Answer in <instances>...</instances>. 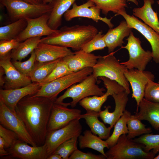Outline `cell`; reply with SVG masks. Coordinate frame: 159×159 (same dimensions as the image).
I'll return each mask as SVG.
<instances>
[{"instance_id": "obj_1", "label": "cell", "mask_w": 159, "mask_h": 159, "mask_svg": "<svg viewBox=\"0 0 159 159\" xmlns=\"http://www.w3.org/2000/svg\"><path fill=\"white\" fill-rule=\"evenodd\" d=\"M57 98L27 95L21 100L15 112L37 146L43 145L52 106Z\"/></svg>"}, {"instance_id": "obj_2", "label": "cell", "mask_w": 159, "mask_h": 159, "mask_svg": "<svg viewBox=\"0 0 159 159\" xmlns=\"http://www.w3.org/2000/svg\"><path fill=\"white\" fill-rule=\"evenodd\" d=\"M98 32L96 27L91 25L64 26L54 34L41 39V42L79 51Z\"/></svg>"}, {"instance_id": "obj_3", "label": "cell", "mask_w": 159, "mask_h": 159, "mask_svg": "<svg viewBox=\"0 0 159 159\" xmlns=\"http://www.w3.org/2000/svg\"><path fill=\"white\" fill-rule=\"evenodd\" d=\"M92 68V74L97 78L103 77L115 81L122 86L127 93L130 94L129 83L124 74L128 69L119 62L113 52L101 56Z\"/></svg>"}, {"instance_id": "obj_4", "label": "cell", "mask_w": 159, "mask_h": 159, "mask_svg": "<svg viewBox=\"0 0 159 159\" xmlns=\"http://www.w3.org/2000/svg\"><path fill=\"white\" fill-rule=\"evenodd\" d=\"M105 153L107 159H151L155 155L152 151H146L143 144L128 139L126 134L120 136Z\"/></svg>"}, {"instance_id": "obj_5", "label": "cell", "mask_w": 159, "mask_h": 159, "mask_svg": "<svg viewBox=\"0 0 159 159\" xmlns=\"http://www.w3.org/2000/svg\"><path fill=\"white\" fill-rule=\"evenodd\" d=\"M0 2L6 8L12 22L22 19L38 17L50 13L52 9L50 3L34 4L23 0H0Z\"/></svg>"}, {"instance_id": "obj_6", "label": "cell", "mask_w": 159, "mask_h": 159, "mask_svg": "<svg viewBox=\"0 0 159 159\" xmlns=\"http://www.w3.org/2000/svg\"><path fill=\"white\" fill-rule=\"evenodd\" d=\"M97 78L92 73L79 83L68 88L62 95L57 98L54 103L63 104L64 99L71 98L72 100L69 102L70 106L73 108L80 101L86 97L102 95L105 90L97 84Z\"/></svg>"}, {"instance_id": "obj_7", "label": "cell", "mask_w": 159, "mask_h": 159, "mask_svg": "<svg viewBox=\"0 0 159 159\" xmlns=\"http://www.w3.org/2000/svg\"><path fill=\"white\" fill-rule=\"evenodd\" d=\"M92 68L87 67L59 78L41 85L35 95L57 98L58 94L74 84L81 82L92 73Z\"/></svg>"}, {"instance_id": "obj_8", "label": "cell", "mask_w": 159, "mask_h": 159, "mask_svg": "<svg viewBox=\"0 0 159 159\" xmlns=\"http://www.w3.org/2000/svg\"><path fill=\"white\" fill-rule=\"evenodd\" d=\"M127 40V44L122 47L127 50L129 59L127 61L121 64L128 69H136L140 70H145L148 63L153 59L152 52L145 51L143 48L139 39L135 37L132 32Z\"/></svg>"}, {"instance_id": "obj_9", "label": "cell", "mask_w": 159, "mask_h": 159, "mask_svg": "<svg viewBox=\"0 0 159 159\" xmlns=\"http://www.w3.org/2000/svg\"><path fill=\"white\" fill-rule=\"evenodd\" d=\"M80 120H73L62 128L47 132L44 143L47 147V158L54 153L63 143L73 137H79L80 135L82 127Z\"/></svg>"}, {"instance_id": "obj_10", "label": "cell", "mask_w": 159, "mask_h": 159, "mask_svg": "<svg viewBox=\"0 0 159 159\" xmlns=\"http://www.w3.org/2000/svg\"><path fill=\"white\" fill-rule=\"evenodd\" d=\"M0 123L4 127L14 132L19 140L32 146H37L16 113L0 100Z\"/></svg>"}, {"instance_id": "obj_11", "label": "cell", "mask_w": 159, "mask_h": 159, "mask_svg": "<svg viewBox=\"0 0 159 159\" xmlns=\"http://www.w3.org/2000/svg\"><path fill=\"white\" fill-rule=\"evenodd\" d=\"M68 106H70L69 103H54L48 124L47 132L62 128L73 120L83 118L84 114H81L80 110L69 108Z\"/></svg>"}, {"instance_id": "obj_12", "label": "cell", "mask_w": 159, "mask_h": 159, "mask_svg": "<svg viewBox=\"0 0 159 159\" xmlns=\"http://www.w3.org/2000/svg\"><path fill=\"white\" fill-rule=\"evenodd\" d=\"M121 15L126 21L128 26L142 34L150 43L152 49L153 59L159 63V34L133 15L128 14L125 10L119 11L115 15Z\"/></svg>"}, {"instance_id": "obj_13", "label": "cell", "mask_w": 159, "mask_h": 159, "mask_svg": "<svg viewBox=\"0 0 159 159\" xmlns=\"http://www.w3.org/2000/svg\"><path fill=\"white\" fill-rule=\"evenodd\" d=\"M83 4L78 5L75 2L72 5V8L69 9L64 14V16L65 20L67 21L78 17H82L92 19L96 22L101 21L112 29L114 25L111 22L112 18L108 19L106 17H102L100 15L101 9L97 6L95 4L90 0Z\"/></svg>"}, {"instance_id": "obj_14", "label": "cell", "mask_w": 159, "mask_h": 159, "mask_svg": "<svg viewBox=\"0 0 159 159\" xmlns=\"http://www.w3.org/2000/svg\"><path fill=\"white\" fill-rule=\"evenodd\" d=\"M49 14H46L34 18H26L27 25L24 30L16 38L19 42L35 37L52 35L58 31L49 26Z\"/></svg>"}, {"instance_id": "obj_15", "label": "cell", "mask_w": 159, "mask_h": 159, "mask_svg": "<svg viewBox=\"0 0 159 159\" xmlns=\"http://www.w3.org/2000/svg\"><path fill=\"white\" fill-rule=\"evenodd\" d=\"M11 52L0 57V67L3 68L5 74L4 89H16L31 84L32 82L30 77L21 74L13 64L11 61Z\"/></svg>"}, {"instance_id": "obj_16", "label": "cell", "mask_w": 159, "mask_h": 159, "mask_svg": "<svg viewBox=\"0 0 159 159\" xmlns=\"http://www.w3.org/2000/svg\"><path fill=\"white\" fill-rule=\"evenodd\" d=\"M124 74L131 87L132 97L136 101V112H138L139 103L144 98L146 85L149 80H154V75L150 71H141L136 69H127Z\"/></svg>"}, {"instance_id": "obj_17", "label": "cell", "mask_w": 159, "mask_h": 159, "mask_svg": "<svg viewBox=\"0 0 159 159\" xmlns=\"http://www.w3.org/2000/svg\"><path fill=\"white\" fill-rule=\"evenodd\" d=\"M19 139L6 149L9 155L5 158L20 159H47V147L44 144L40 146L29 145Z\"/></svg>"}, {"instance_id": "obj_18", "label": "cell", "mask_w": 159, "mask_h": 159, "mask_svg": "<svg viewBox=\"0 0 159 159\" xmlns=\"http://www.w3.org/2000/svg\"><path fill=\"white\" fill-rule=\"evenodd\" d=\"M41 87L39 83L32 82L21 88L11 89H1L0 100L10 110L16 112L15 108L19 101L27 95L35 94Z\"/></svg>"}, {"instance_id": "obj_19", "label": "cell", "mask_w": 159, "mask_h": 159, "mask_svg": "<svg viewBox=\"0 0 159 159\" xmlns=\"http://www.w3.org/2000/svg\"><path fill=\"white\" fill-rule=\"evenodd\" d=\"M126 91L118 93H115L112 96L113 97L115 104L114 111L110 112L109 109L110 107H105V109L99 112V117L105 124L110 125L112 128L116 122L123 114L128 100V95Z\"/></svg>"}, {"instance_id": "obj_20", "label": "cell", "mask_w": 159, "mask_h": 159, "mask_svg": "<svg viewBox=\"0 0 159 159\" xmlns=\"http://www.w3.org/2000/svg\"><path fill=\"white\" fill-rule=\"evenodd\" d=\"M36 61L43 62L54 61L73 53L68 48L40 42L35 49Z\"/></svg>"}, {"instance_id": "obj_21", "label": "cell", "mask_w": 159, "mask_h": 159, "mask_svg": "<svg viewBox=\"0 0 159 159\" xmlns=\"http://www.w3.org/2000/svg\"><path fill=\"white\" fill-rule=\"evenodd\" d=\"M101 56L81 49L73 52L62 59L66 62L71 72H74L87 67L92 68Z\"/></svg>"}, {"instance_id": "obj_22", "label": "cell", "mask_w": 159, "mask_h": 159, "mask_svg": "<svg viewBox=\"0 0 159 159\" xmlns=\"http://www.w3.org/2000/svg\"><path fill=\"white\" fill-rule=\"evenodd\" d=\"M132 29L128 26L125 20L122 21L116 27L110 29L103 36L108 53L113 52L118 47H122L123 39L129 36Z\"/></svg>"}, {"instance_id": "obj_23", "label": "cell", "mask_w": 159, "mask_h": 159, "mask_svg": "<svg viewBox=\"0 0 159 159\" xmlns=\"http://www.w3.org/2000/svg\"><path fill=\"white\" fill-rule=\"evenodd\" d=\"M104 85L107 91L103 95L101 96L94 95L87 97L79 102V105L86 111L100 112L101 111L102 105L106 101L108 97L117 92V87L114 83L110 81L107 82L105 83Z\"/></svg>"}, {"instance_id": "obj_24", "label": "cell", "mask_w": 159, "mask_h": 159, "mask_svg": "<svg viewBox=\"0 0 159 159\" xmlns=\"http://www.w3.org/2000/svg\"><path fill=\"white\" fill-rule=\"evenodd\" d=\"M139 111L135 117L140 120L148 121L156 130L159 129V103L149 101L144 97L140 102Z\"/></svg>"}, {"instance_id": "obj_25", "label": "cell", "mask_w": 159, "mask_h": 159, "mask_svg": "<svg viewBox=\"0 0 159 159\" xmlns=\"http://www.w3.org/2000/svg\"><path fill=\"white\" fill-rule=\"evenodd\" d=\"M144 4L140 8L132 10L133 14L135 16L142 20L144 23L159 34V21L157 12L152 7L154 0H143Z\"/></svg>"}, {"instance_id": "obj_26", "label": "cell", "mask_w": 159, "mask_h": 159, "mask_svg": "<svg viewBox=\"0 0 159 159\" xmlns=\"http://www.w3.org/2000/svg\"><path fill=\"white\" fill-rule=\"evenodd\" d=\"M78 0H53L48 24L52 29L57 30L61 25L62 16L71 6Z\"/></svg>"}, {"instance_id": "obj_27", "label": "cell", "mask_w": 159, "mask_h": 159, "mask_svg": "<svg viewBox=\"0 0 159 159\" xmlns=\"http://www.w3.org/2000/svg\"><path fill=\"white\" fill-rule=\"evenodd\" d=\"M79 145L81 149L88 148L95 150L101 153L107 158L104 152L105 148L109 149L108 145L106 141L93 134L90 130H86L83 135H80L78 138Z\"/></svg>"}, {"instance_id": "obj_28", "label": "cell", "mask_w": 159, "mask_h": 159, "mask_svg": "<svg viewBox=\"0 0 159 159\" xmlns=\"http://www.w3.org/2000/svg\"><path fill=\"white\" fill-rule=\"evenodd\" d=\"M99 112L92 111H86L83 118L90 128V130L95 135H97L102 139H107L110 136L112 128L107 127L104 123L98 119Z\"/></svg>"}, {"instance_id": "obj_29", "label": "cell", "mask_w": 159, "mask_h": 159, "mask_svg": "<svg viewBox=\"0 0 159 159\" xmlns=\"http://www.w3.org/2000/svg\"><path fill=\"white\" fill-rule=\"evenodd\" d=\"M41 41V37H35L20 42L17 47L11 51V59L12 61H21L35 50Z\"/></svg>"}, {"instance_id": "obj_30", "label": "cell", "mask_w": 159, "mask_h": 159, "mask_svg": "<svg viewBox=\"0 0 159 159\" xmlns=\"http://www.w3.org/2000/svg\"><path fill=\"white\" fill-rule=\"evenodd\" d=\"M60 59L43 62L35 61L29 76L32 82L40 83L42 82L49 74Z\"/></svg>"}, {"instance_id": "obj_31", "label": "cell", "mask_w": 159, "mask_h": 159, "mask_svg": "<svg viewBox=\"0 0 159 159\" xmlns=\"http://www.w3.org/2000/svg\"><path fill=\"white\" fill-rule=\"evenodd\" d=\"M131 115L130 112L125 110L123 114L115 123L112 134L105 140L109 148L116 143L120 136L128 133L127 122Z\"/></svg>"}, {"instance_id": "obj_32", "label": "cell", "mask_w": 159, "mask_h": 159, "mask_svg": "<svg viewBox=\"0 0 159 159\" xmlns=\"http://www.w3.org/2000/svg\"><path fill=\"white\" fill-rule=\"evenodd\" d=\"M27 25L26 19H21L0 27V40L16 38Z\"/></svg>"}, {"instance_id": "obj_33", "label": "cell", "mask_w": 159, "mask_h": 159, "mask_svg": "<svg viewBox=\"0 0 159 159\" xmlns=\"http://www.w3.org/2000/svg\"><path fill=\"white\" fill-rule=\"evenodd\" d=\"M127 125L128 132L127 136L130 139H132L141 135L150 133L152 132L151 128L146 127V125L135 115H131L127 121Z\"/></svg>"}, {"instance_id": "obj_34", "label": "cell", "mask_w": 159, "mask_h": 159, "mask_svg": "<svg viewBox=\"0 0 159 159\" xmlns=\"http://www.w3.org/2000/svg\"><path fill=\"white\" fill-rule=\"evenodd\" d=\"M106 15L110 11L116 14L120 10H125L127 7L126 0H90Z\"/></svg>"}, {"instance_id": "obj_35", "label": "cell", "mask_w": 159, "mask_h": 159, "mask_svg": "<svg viewBox=\"0 0 159 159\" xmlns=\"http://www.w3.org/2000/svg\"><path fill=\"white\" fill-rule=\"evenodd\" d=\"M132 140L134 142L143 144L145 150L147 152L152 150L155 154L159 152V134H147Z\"/></svg>"}, {"instance_id": "obj_36", "label": "cell", "mask_w": 159, "mask_h": 159, "mask_svg": "<svg viewBox=\"0 0 159 159\" xmlns=\"http://www.w3.org/2000/svg\"><path fill=\"white\" fill-rule=\"evenodd\" d=\"M66 62L60 59L49 74L39 84L41 85L72 73Z\"/></svg>"}, {"instance_id": "obj_37", "label": "cell", "mask_w": 159, "mask_h": 159, "mask_svg": "<svg viewBox=\"0 0 159 159\" xmlns=\"http://www.w3.org/2000/svg\"><path fill=\"white\" fill-rule=\"evenodd\" d=\"M78 138L77 136L74 137L63 143L57 148L54 153L59 154L63 159H68L78 149Z\"/></svg>"}, {"instance_id": "obj_38", "label": "cell", "mask_w": 159, "mask_h": 159, "mask_svg": "<svg viewBox=\"0 0 159 159\" xmlns=\"http://www.w3.org/2000/svg\"><path fill=\"white\" fill-rule=\"evenodd\" d=\"M104 34L102 31L98 32L90 41L82 47V50L88 53L93 51L104 49L107 47L103 38Z\"/></svg>"}, {"instance_id": "obj_39", "label": "cell", "mask_w": 159, "mask_h": 159, "mask_svg": "<svg viewBox=\"0 0 159 159\" xmlns=\"http://www.w3.org/2000/svg\"><path fill=\"white\" fill-rule=\"evenodd\" d=\"M31 54L29 58L25 61H12V62L13 65L20 72L24 75L29 77L34 67L36 59L34 50Z\"/></svg>"}, {"instance_id": "obj_40", "label": "cell", "mask_w": 159, "mask_h": 159, "mask_svg": "<svg viewBox=\"0 0 159 159\" xmlns=\"http://www.w3.org/2000/svg\"><path fill=\"white\" fill-rule=\"evenodd\" d=\"M144 97L149 101L159 103V83L149 80L145 87Z\"/></svg>"}, {"instance_id": "obj_41", "label": "cell", "mask_w": 159, "mask_h": 159, "mask_svg": "<svg viewBox=\"0 0 159 159\" xmlns=\"http://www.w3.org/2000/svg\"><path fill=\"white\" fill-rule=\"evenodd\" d=\"M0 137L4 140L6 149L11 147L19 139L16 134L12 131L0 124Z\"/></svg>"}, {"instance_id": "obj_42", "label": "cell", "mask_w": 159, "mask_h": 159, "mask_svg": "<svg viewBox=\"0 0 159 159\" xmlns=\"http://www.w3.org/2000/svg\"><path fill=\"white\" fill-rule=\"evenodd\" d=\"M20 42L16 38L0 41V57H3L16 48Z\"/></svg>"}, {"instance_id": "obj_43", "label": "cell", "mask_w": 159, "mask_h": 159, "mask_svg": "<svg viewBox=\"0 0 159 159\" xmlns=\"http://www.w3.org/2000/svg\"><path fill=\"white\" fill-rule=\"evenodd\" d=\"M69 159H105V156L101 155H96L91 153L83 152L78 150H75L69 157Z\"/></svg>"}, {"instance_id": "obj_44", "label": "cell", "mask_w": 159, "mask_h": 159, "mask_svg": "<svg viewBox=\"0 0 159 159\" xmlns=\"http://www.w3.org/2000/svg\"><path fill=\"white\" fill-rule=\"evenodd\" d=\"M8 153L5 147V143L3 139L0 137V156L4 157L8 156Z\"/></svg>"}, {"instance_id": "obj_45", "label": "cell", "mask_w": 159, "mask_h": 159, "mask_svg": "<svg viewBox=\"0 0 159 159\" xmlns=\"http://www.w3.org/2000/svg\"><path fill=\"white\" fill-rule=\"evenodd\" d=\"M4 72L3 68H0V85L1 87H3L5 84Z\"/></svg>"}, {"instance_id": "obj_46", "label": "cell", "mask_w": 159, "mask_h": 159, "mask_svg": "<svg viewBox=\"0 0 159 159\" xmlns=\"http://www.w3.org/2000/svg\"><path fill=\"white\" fill-rule=\"evenodd\" d=\"M28 3L34 4H38L43 3V0H23Z\"/></svg>"}, {"instance_id": "obj_47", "label": "cell", "mask_w": 159, "mask_h": 159, "mask_svg": "<svg viewBox=\"0 0 159 159\" xmlns=\"http://www.w3.org/2000/svg\"><path fill=\"white\" fill-rule=\"evenodd\" d=\"M61 157L59 154L53 153L48 157L47 159H62Z\"/></svg>"}, {"instance_id": "obj_48", "label": "cell", "mask_w": 159, "mask_h": 159, "mask_svg": "<svg viewBox=\"0 0 159 159\" xmlns=\"http://www.w3.org/2000/svg\"><path fill=\"white\" fill-rule=\"evenodd\" d=\"M127 1H131L134 4H135L136 5H138V2L137 0H126Z\"/></svg>"}, {"instance_id": "obj_49", "label": "cell", "mask_w": 159, "mask_h": 159, "mask_svg": "<svg viewBox=\"0 0 159 159\" xmlns=\"http://www.w3.org/2000/svg\"><path fill=\"white\" fill-rule=\"evenodd\" d=\"M53 0H43V3L49 4Z\"/></svg>"}, {"instance_id": "obj_50", "label": "cell", "mask_w": 159, "mask_h": 159, "mask_svg": "<svg viewBox=\"0 0 159 159\" xmlns=\"http://www.w3.org/2000/svg\"><path fill=\"white\" fill-rule=\"evenodd\" d=\"M153 159H159V154L157 156L155 157Z\"/></svg>"}, {"instance_id": "obj_51", "label": "cell", "mask_w": 159, "mask_h": 159, "mask_svg": "<svg viewBox=\"0 0 159 159\" xmlns=\"http://www.w3.org/2000/svg\"><path fill=\"white\" fill-rule=\"evenodd\" d=\"M157 3H158V4H159V1H157Z\"/></svg>"}]
</instances>
